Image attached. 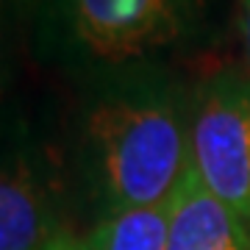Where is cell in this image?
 <instances>
[{
    "label": "cell",
    "instance_id": "1",
    "mask_svg": "<svg viewBox=\"0 0 250 250\" xmlns=\"http://www.w3.org/2000/svg\"><path fill=\"white\" fill-rule=\"evenodd\" d=\"M192 86L170 64L81 83L67 172L95 220L164 203L189 167Z\"/></svg>",
    "mask_w": 250,
    "mask_h": 250
},
{
    "label": "cell",
    "instance_id": "2",
    "mask_svg": "<svg viewBox=\"0 0 250 250\" xmlns=\"http://www.w3.org/2000/svg\"><path fill=\"white\" fill-rule=\"evenodd\" d=\"M211 0H39L34 56L86 83L117 70L167 64L200 39Z\"/></svg>",
    "mask_w": 250,
    "mask_h": 250
},
{
    "label": "cell",
    "instance_id": "3",
    "mask_svg": "<svg viewBox=\"0 0 250 250\" xmlns=\"http://www.w3.org/2000/svg\"><path fill=\"white\" fill-rule=\"evenodd\" d=\"M189 161L208 192L250 225V70L220 64L192 83Z\"/></svg>",
    "mask_w": 250,
    "mask_h": 250
},
{
    "label": "cell",
    "instance_id": "4",
    "mask_svg": "<svg viewBox=\"0 0 250 250\" xmlns=\"http://www.w3.org/2000/svg\"><path fill=\"white\" fill-rule=\"evenodd\" d=\"M70 175L28 114L0 106V250H42L62 228Z\"/></svg>",
    "mask_w": 250,
    "mask_h": 250
},
{
    "label": "cell",
    "instance_id": "5",
    "mask_svg": "<svg viewBox=\"0 0 250 250\" xmlns=\"http://www.w3.org/2000/svg\"><path fill=\"white\" fill-rule=\"evenodd\" d=\"M167 250H250V225L208 192L192 161L170 195Z\"/></svg>",
    "mask_w": 250,
    "mask_h": 250
},
{
    "label": "cell",
    "instance_id": "6",
    "mask_svg": "<svg viewBox=\"0 0 250 250\" xmlns=\"http://www.w3.org/2000/svg\"><path fill=\"white\" fill-rule=\"evenodd\" d=\"M170 197L164 203L139 206L100 217L83 236L89 250H167Z\"/></svg>",
    "mask_w": 250,
    "mask_h": 250
},
{
    "label": "cell",
    "instance_id": "7",
    "mask_svg": "<svg viewBox=\"0 0 250 250\" xmlns=\"http://www.w3.org/2000/svg\"><path fill=\"white\" fill-rule=\"evenodd\" d=\"M36 3L39 0H0V100L14 75L20 50L34 31Z\"/></svg>",
    "mask_w": 250,
    "mask_h": 250
},
{
    "label": "cell",
    "instance_id": "8",
    "mask_svg": "<svg viewBox=\"0 0 250 250\" xmlns=\"http://www.w3.org/2000/svg\"><path fill=\"white\" fill-rule=\"evenodd\" d=\"M236 36L245 56V67L250 70V0H236Z\"/></svg>",
    "mask_w": 250,
    "mask_h": 250
},
{
    "label": "cell",
    "instance_id": "9",
    "mask_svg": "<svg viewBox=\"0 0 250 250\" xmlns=\"http://www.w3.org/2000/svg\"><path fill=\"white\" fill-rule=\"evenodd\" d=\"M42 250H89V248H86L83 236H75L72 231H62V233H56Z\"/></svg>",
    "mask_w": 250,
    "mask_h": 250
}]
</instances>
